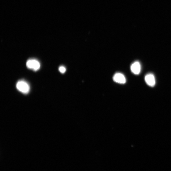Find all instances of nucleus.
I'll return each mask as SVG.
<instances>
[{"label":"nucleus","mask_w":171,"mask_h":171,"mask_svg":"<svg viewBox=\"0 0 171 171\" xmlns=\"http://www.w3.org/2000/svg\"><path fill=\"white\" fill-rule=\"evenodd\" d=\"M17 89L24 94H27L30 91V87L27 82L24 81H18L16 85Z\"/></svg>","instance_id":"nucleus-1"},{"label":"nucleus","mask_w":171,"mask_h":171,"mask_svg":"<svg viewBox=\"0 0 171 171\" xmlns=\"http://www.w3.org/2000/svg\"><path fill=\"white\" fill-rule=\"evenodd\" d=\"M27 67L30 69L36 71L40 68V64L38 61L35 59L28 60L26 63Z\"/></svg>","instance_id":"nucleus-2"},{"label":"nucleus","mask_w":171,"mask_h":171,"mask_svg":"<svg viewBox=\"0 0 171 171\" xmlns=\"http://www.w3.org/2000/svg\"><path fill=\"white\" fill-rule=\"evenodd\" d=\"M145 81L147 84L150 86L154 87L156 84L155 77L153 74L150 73L146 75Z\"/></svg>","instance_id":"nucleus-3"},{"label":"nucleus","mask_w":171,"mask_h":171,"mask_svg":"<svg viewBox=\"0 0 171 171\" xmlns=\"http://www.w3.org/2000/svg\"><path fill=\"white\" fill-rule=\"evenodd\" d=\"M131 70L132 73L136 75L139 74L141 71V65L138 61L133 63L131 66Z\"/></svg>","instance_id":"nucleus-4"},{"label":"nucleus","mask_w":171,"mask_h":171,"mask_svg":"<svg viewBox=\"0 0 171 171\" xmlns=\"http://www.w3.org/2000/svg\"><path fill=\"white\" fill-rule=\"evenodd\" d=\"M114 81L120 84H124L126 82L125 76L120 73H116L113 77Z\"/></svg>","instance_id":"nucleus-5"},{"label":"nucleus","mask_w":171,"mask_h":171,"mask_svg":"<svg viewBox=\"0 0 171 171\" xmlns=\"http://www.w3.org/2000/svg\"><path fill=\"white\" fill-rule=\"evenodd\" d=\"M59 70L62 73H64L66 71V69L65 67L64 66H60L59 68Z\"/></svg>","instance_id":"nucleus-6"}]
</instances>
